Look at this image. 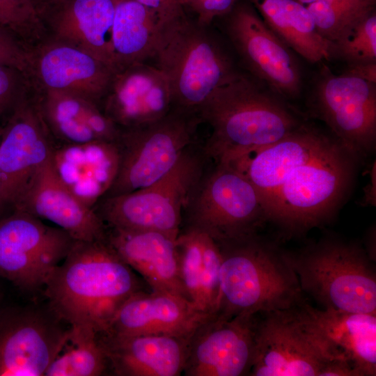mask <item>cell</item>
<instances>
[{
  "instance_id": "5",
  "label": "cell",
  "mask_w": 376,
  "mask_h": 376,
  "mask_svg": "<svg viewBox=\"0 0 376 376\" xmlns=\"http://www.w3.org/2000/svg\"><path fill=\"white\" fill-rule=\"evenodd\" d=\"M287 256L304 295L323 308L376 315L375 267L359 243L327 236Z\"/></svg>"
},
{
  "instance_id": "28",
  "label": "cell",
  "mask_w": 376,
  "mask_h": 376,
  "mask_svg": "<svg viewBox=\"0 0 376 376\" xmlns=\"http://www.w3.org/2000/svg\"><path fill=\"white\" fill-rule=\"evenodd\" d=\"M164 22L155 12L136 1L118 0L112 27V47L118 71L152 57Z\"/></svg>"
},
{
  "instance_id": "46",
  "label": "cell",
  "mask_w": 376,
  "mask_h": 376,
  "mask_svg": "<svg viewBox=\"0 0 376 376\" xmlns=\"http://www.w3.org/2000/svg\"><path fill=\"white\" fill-rule=\"evenodd\" d=\"M1 298H2V291L0 289V301H1Z\"/></svg>"
},
{
  "instance_id": "4",
  "label": "cell",
  "mask_w": 376,
  "mask_h": 376,
  "mask_svg": "<svg viewBox=\"0 0 376 376\" xmlns=\"http://www.w3.org/2000/svg\"><path fill=\"white\" fill-rule=\"evenodd\" d=\"M360 162L331 135L288 175L266 209L267 221L288 237L329 224L350 193Z\"/></svg>"
},
{
  "instance_id": "16",
  "label": "cell",
  "mask_w": 376,
  "mask_h": 376,
  "mask_svg": "<svg viewBox=\"0 0 376 376\" xmlns=\"http://www.w3.org/2000/svg\"><path fill=\"white\" fill-rule=\"evenodd\" d=\"M258 314L230 319L212 316L189 338L182 373L186 376L249 375Z\"/></svg>"
},
{
  "instance_id": "39",
  "label": "cell",
  "mask_w": 376,
  "mask_h": 376,
  "mask_svg": "<svg viewBox=\"0 0 376 376\" xmlns=\"http://www.w3.org/2000/svg\"><path fill=\"white\" fill-rule=\"evenodd\" d=\"M345 71L376 83V62L347 65Z\"/></svg>"
},
{
  "instance_id": "6",
  "label": "cell",
  "mask_w": 376,
  "mask_h": 376,
  "mask_svg": "<svg viewBox=\"0 0 376 376\" xmlns=\"http://www.w3.org/2000/svg\"><path fill=\"white\" fill-rule=\"evenodd\" d=\"M152 57L168 81L173 107L198 115L213 93L237 74L205 26L190 21L184 11L162 24Z\"/></svg>"
},
{
  "instance_id": "1",
  "label": "cell",
  "mask_w": 376,
  "mask_h": 376,
  "mask_svg": "<svg viewBox=\"0 0 376 376\" xmlns=\"http://www.w3.org/2000/svg\"><path fill=\"white\" fill-rule=\"evenodd\" d=\"M49 308L70 327L106 331L121 305L141 285L107 239L76 240L45 286Z\"/></svg>"
},
{
  "instance_id": "3",
  "label": "cell",
  "mask_w": 376,
  "mask_h": 376,
  "mask_svg": "<svg viewBox=\"0 0 376 376\" xmlns=\"http://www.w3.org/2000/svg\"><path fill=\"white\" fill-rule=\"evenodd\" d=\"M218 245L221 263L215 316L260 314L306 301L287 251L275 244L256 234Z\"/></svg>"
},
{
  "instance_id": "40",
  "label": "cell",
  "mask_w": 376,
  "mask_h": 376,
  "mask_svg": "<svg viewBox=\"0 0 376 376\" xmlns=\"http://www.w3.org/2000/svg\"><path fill=\"white\" fill-rule=\"evenodd\" d=\"M29 65L30 58H22L0 51V65L15 68L24 74L28 73Z\"/></svg>"
},
{
  "instance_id": "2",
  "label": "cell",
  "mask_w": 376,
  "mask_h": 376,
  "mask_svg": "<svg viewBox=\"0 0 376 376\" xmlns=\"http://www.w3.org/2000/svg\"><path fill=\"white\" fill-rule=\"evenodd\" d=\"M198 116L212 127L203 153L216 164L231 165L303 123L278 97L238 73L213 93Z\"/></svg>"
},
{
  "instance_id": "21",
  "label": "cell",
  "mask_w": 376,
  "mask_h": 376,
  "mask_svg": "<svg viewBox=\"0 0 376 376\" xmlns=\"http://www.w3.org/2000/svg\"><path fill=\"white\" fill-rule=\"evenodd\" d=\"M332 360L348 363L357 376L376 375V315L300 305Z\"/></svg>"
},
{
  "instance_id": "31",
  "label": "cell",
  "mask_w": 376,
  "mask_h": 376,
  "mask_svg": "<svg viewBox=\"0 0 376 376\" xmlns=\"http://www.w3.org/2000/svg\"><path fill=\"white\" fill-rule=\"evenodd\" d=\"M375 0H329L306 6L316 29L331 42L375 10Z\"/></svg>"
},
{
  "instance_id": "22",
  "label": "cell",
  "mask_w": 376,
  "mask_h": 376,
  "mask_svg": "<svg viewBox=\"0 0 376 376\" xmlns=\"http://www.w3.org/2000/svg\"><path fill=\"white\" fill-rule=\"evenodd\" d=\"M331 135L303 123L280 140L231 165L253 185L266 214L269 203L288 175L320 149Z\"/></svg>"
},
{
  "instance_id": "25",
  "label": "cell",
  "mask_w": 376,
  "mask_h": 376,
  "mask_svg": "<svg viewBox=\"0 0 376 376\" xmlns=\"http://www.w3.org/2000/svg\"><path fill=\"white\" fill-rule=\"evenodd\" d=\"M52 161L63 183L93 208L112 186L120 155L116 141L97 140L53 148Z\"/></svg>"
},
{
  "instance_id": "32",
  "label": "cell",
  "mask_w": 376,
  "mask_h": 376,
  "mask_svg": "<svg viewBox=\"0 0 376 376\" xmlns=\"http://www.w3.org/2000/svg\"><path fill=\"white\" fill-rule=\"evenodd\" d=\"M331 43V58H338L347 65L376 62L375 10Z\"/></svg>"
},
{
  "instance_id": "36",
  "label": "cell",
  "mask_w": 376,
  "mask_h": 376,
  "mask_svg": "<svg viewBox=\"0 0 376 376\" xmlns=\"http://www.w3.org/2000/svg\"><path fill=\"white\" fill-rule=\"evenodd\" d=\"M23 74L15 68L0 65V118L14 109L24 93Z\"/></svg>"
},
{
  "instance_id": "26",
  "label": "cell",
  "mask_w": 376,
  "mask_h": 376,
  "mask_svg": "<svg viewBox=\"0 0 376 376\" xmlns=\"http://www.w3.org/2000/svg\"><path fill=\"white\" fill-rule=\"evenodd\" d=\"M118 0H68L51 12L55 40L81 49L116 72L112 27Z\"/></svg>"
},
{
  "instance_id": "17",
  "label": "cell",
  "mask_w": 376,
  "mask_h": 376,
  "mask_svg": "<svg viewBox=\"0 0 376 376\" xmlns=\"http://www.w3.org/2000/svg\"><path fill=\"white\" fill-rule=\"evenodd\" d=\"M54 223L76 240L107 239V226L58 176L51 157L33 176L13 211Z\"/></svg>"
},
{
  "instance_id": "27",
  "label": "cell",
  "mask_w": 376,
  "mask_h": 376,
  "mask_svg": "<svg viewBox=\"0 0 376 376\" xmlns=\"http://www.w3.org/2000/svg\"><path fill=\"white\" fill-rule=\"evenodd\" d=\"M269 28L311 63L331 58V43L321 36L306 6L297 0H251Z\"/></svg>"
},
{
  "instance_id": "33",
  "label": "cell",
  "mask_w": 376,
  "mask_h": 376,
  "mask_svg": "<svg viewBox=\"0 0 376 376\" xmlns=\"http://www.w3.org/2000/svg\"><path fill=\"white\" fill-rule=\"evenodd\" d=\"M175 244L182 283L189 301L198 310L202 311L203 251L201 232L187 227L183 232L180 231Z\"/></svg>"
},
{
  "instance_id": "23",
  "label": "cell",
  "mask_w": 376,
  "mask_h": 376,
  "mask_svg": "<svg viewBox=\"0 0 376 376\" xmlns=\"http://www.w3.org/2000/svg\"><path fill=\"white\" fill-rule=\"evenodd\" d=\"M189 337L97 334L109 367L119 376H178Z\"/></svg>"
},
{
  "instance_id": "14",
  "label": "cell",
  "mask_w": 376,
  "mask_h": 376,
  "mask_svg": "<svg viewBox=\"0 0 376 376\" xmlns=\"http://www.w3.org/2000/svg\"><path fill=\"white\" fill-rule=\"evenodd\" d=\"M49 308H0V376H39L64 345L69 329Z\"/></svg>"
},
{
  "instance_id": "8",
  "label": "cell",
  "mask_w": 376,
  "mask_h": 376,
  "mask_svg": "<svg viewBox=\"0 0 376 376\" xmlns=\"http://www.w3.org/2000/svg\"><path fill=\"white\" fill-rule=\"evenodd\" d=\"M185 211L187 227L207 233L218 244L258 234L267 221L256 189L230 164H216L203 173Z\"/></svg>"
},
{
  "instance_id": "19",
  "label": "cell",
  "mask_w": 376,
  "mask_h": 376,
  "mask_svg": "<svg viewBox=\"0 0 376 376\" xmlns=\"http://www.w3.org/2000/svg\"><path fill=\"white\" fill-rule=\"evenodd\" d=\"M104 97V114L123 129L155 121L173 107L166 77L144 63L116 72Z\"/></svg>"
},
{
  "instance_id": "15",
  "label": "cell",
  "mask_w": 376,
  "mask_h": 376,
  "mask_svg": "<svg viewBox=\"0 0 376 376\" xmlns=\"http://www.w3.org/2000/svg\"><path fill=\"white\" fill-rule=\"evenodd\" d=\"M230 13L227 33L247 68L276 96L297 97L302 73L293 51L253 8L240 6Z\"/></svg>"
},
{
  "instance_id": "37",
  "label": "cell",
  "mask_w": 376,
  "mask_h": 376,
  "mask_svg": "<svg viewBox=\"0 0 376 376\" xmlns=\"http://www.w3.org/2000/svg\"><path fill=\"white\" fill-rule=\"evenodd\" d=\"M155 12L160 18L166 21L183 11L180 5L173 4L165 0H134Z\"/></svg>"
},
{
  "instance_id": "44",
  "label": "cell",
  "mask_w": 376,
  "mask_h": 376,
  "mask_svg": "<svg viewBox=\"0 0 376 376\" xmlns=\"http://www.w3.org/2000/svg\"><path fill=\"white\" fill-rule=\"evenodd\" d=\"M297 1H298L299 2H300L301 3L305 6H308L309 4H311L315 2L325 1H329V0H297Z\"/></svg>"
},
{
  "instance_id": "13",
  "label": "cell",
  "mask_w": 376,
  "mask_h": 376,
  "mask_svg": "<svg viewBox=\"0 0 376 376\" xmlns=\"http://www.w3.org/2000/svg\"><path fill=\"white\" fill-rule=\"evenodd\" d=\"M38 102L25 92L2 127L0 138V217L13 212L53 148Z\"/></svg>"
},
{
  "instance_id": "42",
  "label": "cell",
  "mask_w": 376,
  "mask_h": 376,
  "mask_svg": "<svg viewBox=\"0 0 376 376\" xmlns=\"http://www.w3.org/2000/svg\"><path fill=\"white\" fill-rule=\"evenodd\" d=\"M370 182L368 185L367 191L365 194V198L363 199L366 204L375 205V192L373 191V189H375V165L373 166L371 170Z\"/></svg>"
},
{
  "instance_id": "45",
  "label": "cell",
  "mask_w": 376,
  "mask_h": 376,
  "mask_svg": "<svg viewBox=\"0 0 376 376\" xmlns=\"http://www.w3.org/2000/svg\"><path fill=\"white\" fill-rule=\"evenodd\" d=\"M171 3L180 5L178 0H165Z\"/></svg>"
},
{
  "instance_id": "18",
  "label": "cell",
  "mask_w": 376,
  "mask_h": 376,
  "mask_svg": "<svg viewBox=\"0 0 376 376\" xmlns=\"http://www.w3.org/2000/svg\"><path fill=\"white\" fill-rule=\"evenodd\" d=\"M31 52L29 72L42 91H64L97 103L108 92L116 72L92 54L54 40Z\"/></svg>"
},
{
  "instance_id": "35",
  "label": "cell",
  "mask_w": 376,
  "mask_h": 376,
  "mask_svg": "<svg viewBox=\"0 0 376 376\" xmlns=\"http://www.w3.org/2000/svg\"><path fill=\"white\" fill-rule=\"evenodd\" d=\"M200 232L203 251L201 308L215 315L220 290L221 253L218 244L207 233Z\"/></svg>"
},
{
  "instance_id": "20",
  "label": "cell",
  "mask_w": 376,
  "mask_h": 376,
  "mask_svg": "<svg viewBox=\"0 0 376 376\" xmlns=\"http://www.w3.org/2000/svg\"><path fill=\"white\" fill-rule=\"evenodd\" d=\"M212 316L214 315L200 311L190 301L182 297L141 290L125 300L107 329L102 333L187 338Z\"/></svg>"
},
{
  "instance_id": "34",
  "label": "cell",
  "mask_w": 376,
  "mask_h": 376,
  "mask_svg": "<svg viewBox=\"0 0 376 376\" xmlns=\"http://www.w3.org/2000/svg\"><path fill=\"white\" fill-rule=\"evenodd\" d=\"M0 26L29 43L40 41L45 33L34 0H0Z\"/></svg>"
},
{
  "instance_id": "11",
  "label": "cell",
  "mask_w": 376,
  "mask_h": 376,
  "mask_svg": "<svg viewBox=\"0 0 376 376\" xmlns=\"http://www.w3.org/2000/svg\"><path fill=\"white\" fill-rule=\"evenodd\" d=\"M300 305L260 313L252 376H320L332 360Z\"/></svg>"
},
{
  "instance_id": "12",
  "label": "cell",
  "mask_w": 376,
  "mask_h": 376,
  "mask_svg": "<svg viewBox=\"0 0 376 376\" xmlns=\"http://www.w3.org/2000/svg\"><path fill=\"white\" fill-rule=\"evenodd\" d=\"M322 70L314 88L315 113L361 162L375 149L376 83L346 71L334 75Z\"/></svg>"
},
{
  "instance_id": "24",
  "label": "cell",
  "mask_w": 376,
  "mask_h": 376,
  "mask_svg": "<svg viewBox=\"0 0 376 376\" xmlns=\"http://www.w3.org/2000/svg\"><path fill=\"white\" fill-rule=\"evenodd\" d=\"M109 228L108 243L152 291L189 301L180 277L176 238L155 230Z\"/></svg>"
},
{
  "instance_id": "43",
  "label": "cell",
  "mask_w": 376,
  "mask_h": 376,
  "mask_svg": "<svg viewBox=\"0 0 376 376\" xmlns=\"http://www.w3.org/2000/svg\"><path fill=\"white\" fill-rule=\"evenodd\" d=\"M204 0H178L182 7L187 6L194 10Z\"/></svg>"
},
{
  "instance_id": "30",
  "label": "cell",
  "mask_w": 376,
  "mask_h": 376,
  "mask_svg": "<svg viewBox=\"0 0 376 376\" xmlns=\"http://www.w3.org/2000/svg\"><path fill=\"white\" fill-rule=\"evenodd\" d=\"M109 367L92 329L70 327L67 339L45 372V376H99Z\"/></svg>"
},
{
  "instance_id": "29",
  "label": "cell",
  "mask_w": 376,
  "mask_h": 376,
  "mask_svg": "<svg viewBox=\"0 0 376 376\" xmlns=\"http://www.w3.org/2000/svg\"><path fill=\"white\" fill-rule=\"evenodd\" d=\"M42 91V98L38 102L39 108L48 129L52 133L68 144L98 140L87 122L89 107L95 102L68 92Z\"/></svg>"
},
{
  "instance_id": "7",
  "label": "cell",
  "mask_w": 376,
  "mask_h": 376,
  "mask_svg": "<svg viewBox=\"0 0 376 376\" xmlns=\"http://www.w3.org/2000/svg\"><path fill=\"white\" fill-rule=\"evenodd\" d=\"M205 157L189 147L162 178L130 193L103 197L93 208L107 227L155 230L177 238L182 212L204 173Z\"/></svg>"
},
{
  "instance_id": "9",
  "label": "cell",
  "mask_w": 376,
  "mask_h": 376,
  "mask_svg": "<svg viewBox=\"0 0 376 376\" xmlns=\"http://www.w3.org/2000/svg\"><path fill=\"white\" fill-rule=\"evenodd\" d=\"M198 114L173 107L164 117L120 130L117 176L104 197L144 188L169 173L194 138Z\"/></svg>"
},
{
  "instance_id": "38",
  "label": "cell",
  "mask_w": 376,
  "mask_h": 376,
  "mask_svg": "<svg viewBox=\"0 0 376 376\" xmlns=\"http://www.w3.org/2000/svg\"><path fill=\"white\" fill-rule=\"evenodd\" d=\"M0 51L9 53L19 57L29 58L28 52L17 40V38L10 31L0 26Z\"/></svg>"
},
{
  "instance_id": "10",
  "label": "cell",
  "mask_w": 376,
  "mask_h": 376,
  "mask_svg": "<svg viewBox=\"0 0 376 376\" xmlns=\"http://www.w3.org/2000/svg\"><path fill=\"white\" fill-rule=\"evenodd\" d=\"M75 241L64 230L25 212L3 215L0 217V276L24 291L44 288Z\"/></svg>"
},
{
  "instance_id": "47",
  "label": "cell",
  "mask_w": 376,
  "mask_h": 376,
  "mask_svg": "<svg viewBox=\"0 0 376 376\" xmlns=\"http://www.w3.org/2000/svg\"><path fill=\"white\" fill-rule=\"evenodd\" d=\"M2 127H0V138H1V133H2Z\"/></svg>"
},
{
  "instance_id": "41",
  "label": "cell",
  "mask_w": 376,
  "mask_h": 376,
  "mask_svg": "<svg viewBox=\"0 0 376 376\" xmlns=\"http://www.w3.org/2000/svg\"><path fill=\"white\" fill-rule=\"evenodd\" d=\"M36 4L41 13L42 16L44 13L52 12L68 0H34Z\"/></svg>"
}]
</instances>
